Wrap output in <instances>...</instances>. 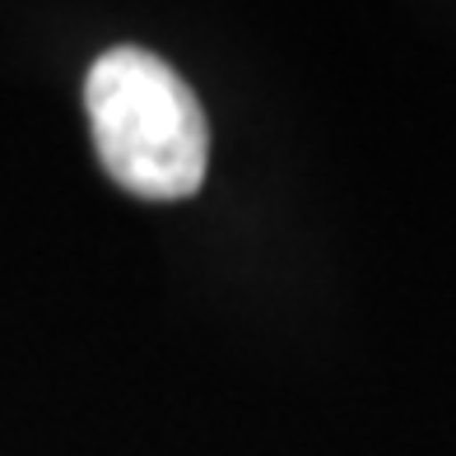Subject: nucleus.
<instances>
[{
    "label": "nucleus",
    "mask_w": 456,
    "mask_h": 456,
    "mask_svg": "<svg viewBox=\"0 0 456 456\" xmlns=\"http://www.w3.org/2000/svg\"><path fill=\"white\" fill-rule=\"evenodd\" d=\"M85 108L102 168L144 200H182L205 182L210 131L186 79L140 47L94 61Z\"/></svg>",
    "instance_id": "f257e3e1"
}]
</instances>
